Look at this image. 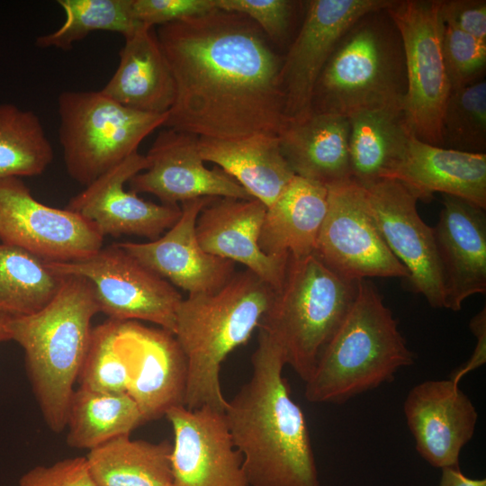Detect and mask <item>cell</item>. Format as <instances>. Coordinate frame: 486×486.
I'll use <instances>...</instances> for the list:
<instances>
[{"instance_id": "obj_20", "label": "cell", "mask_w": 486, "mask_h": 486, "mask_svg": "<svg viewBox=\"0 0 486 486\" xmlns=\"http://www.w3.org/2000/svg\"><path fill=\"white\" fill-rule=\"evenodd\" d=\"M417 452L430 465L459 466L463 447L474 435L477 410L459 384L428 380L414 386L403 404Z\"/></svg>"}, {"instance_id": "obj_35", "label": "cell", "mask_w": 486, "mask_h": 486, "mask_svg": "<svg viewBox=\"0 0 486 486\" xmlns=\"http://www.w3.org/2000/svg\"><path fill=\"white\" fill-rule=\"evenodd\" d=\"M130 362L119 332V321L93 328L77 382L80 388L104 393L126 392Z\"/></svg>"}, {"instance_id": "obj_18", "label": "cell", "mask_w": 486, "mask_h": 486, "mask_svg": "<svg viewBox=\"0 0 486 486\" xmlns=\"http://www.w3.org/2000/svg\"><path fill=\"white\" fill-rule=\"evenodd\" d=\"M214 198L217 197H201L182 202L177 221L155 240L117 244L145 266L188 294L216 292L235 274L234 263L204 251L195 231L201 211Z\"/></svg>"}, {"instance_id": "obj_10", "label": "cell", "mask_w": 486, "mask_h": 486, "mask_svg": "<svg viewBox=\"0 0 486 486\" xmlns=\"http://www.w3.org/2000/svg\"><path fill=\"white\" fill-rule=\"evenodd\" d=\"M46 265L61 275L87 279L99 311L110 320L148 321L174 334L182 295L117 243L79 260Z\"/></svg>"}, {"instance_id": "obj_22", "label": "cell", "mask_w": 486, "mask_h": 486, "mask_svg": "<svg viewBox=\"0 0 486 486\" xmlns=\"http://www.w3.org/2000/svg\"><path fill=\"white\" fill-rule=\"evenodd\" d=\"M266 206L256 198L217 197L200 212L195 226L201 248L214 256L240 263L280 290L289 256L266 255L258 240Z\"/></svg>"}, {"instance_id": "obj_43", "label": "cell", "mask_w": 486, "mask_h": 486, "mask_svg": "<svg viewBox=\"0 0 486 486\" xmlns=\"http://www.w3.org/2000/svg\"><path fill=\"white\" fill-rule=\"evenodd\" d=\"M8 318V316L0 313V343L9 340L7 330Z\"/></svg>"}, {"instance_id": "obj_17", "label": "cell", "mask_w": 486, "mask_h": 486, "mask_svg": "<svg viewBox=\"0 0 486 486\" xmlns=\"http://www.w3.org/2000/svg\"><path fill=\"white\" fill-rule=\"evenodd\" d=\"M146 156L136 152L70 199L66 209L92 221L104 237L135 235L155 240L179 219L178 205L157 204L123 185L146 170Z\"/></svg>"}, {"instance_id": "obj_13", "label": "cell", "mask_w": 486, "mask_h": 486, "mask_svg": "<svg viewBox=\"0 0 486 486\" xmlns=\"http://www.w3.org/2000/svg\"><path fill=\"white\" fill-rule=\"evenodd\" d=\"M392 0H310L303 2L302 26L284 57L281 88L286 122L311 112L315 85L346 32L363 15L385 9Z\"/></svg>"}, {"instance_id": "obj_23", "label": "cell", "mask_w": 486, "mask_h": 486, "mask_svg": "<svg viewBox=\"0 0 486 486\" xmlns=\"http://www.w3.org/2000/svg\"><path fill=\"white\" fill-rule=\"evenodd\" d=\"M387 178L400 182L418 201L442 193L486 208V154L433 146L412 135Z\"/></svg>"}, {"instance_id": "obj_15", "label": "cell", "mask_w": 486, "mask_h": 486, "mask_svg": "<svg viewBox=\"0 0 486 486\" xmlns=\"http://www.w3.org/2000/svg\"><path fill=\"white\" fill-rule=\"evenodd\" d=\"M171 468L175 486H249L224 411L209 407L170 409Z\"/></svg>"}, {"instance_id": "obj_29", "label": "cell", "mask_w": 486, "mask_h": 486, "mask_svg": "<svg viewBox=\"0 0 486 486\" xmlns=\"http://www.w3.org/2000/svg\"><path fill=\"white\" fill-rule=\"evenodd\" d=\"M171 451L168 441L133 440L127 435L89 450L86 460L98 486H175Z\"/></svg>"}, {"instance_id": "obj_1", "label": "cell", "mask_w": 486, "mask_h": 486, "mask_svg": "<svg viewBox=\"0 0 486 486\" xmlns=\"http://www.w3.org/2000/svg\"><path fill=\"white\" fill-rule=\"evenodd\" d=\"M156 33L176 87L163 127L219 140L279 136L283 57L252 20L216 7Z\"/></svg>"}, {"instance_id": "obj_8", "label": "cell", "mask_w": 486, "mask_h": 486, "mask_svg": "<svg viewBox=\"0 0 486 486\" xmlns=\"http://www.w3.org/2000/svg\"><path fill=\"white\" fill-rule=\"evenodd\" d=\"M58 112L67 171L85 187L138 152L143 140L164 126L168 115L132 110L101 90L62 92Z\"/></svg>"}, {"instance_id": "obj_30", "label": "cell", "mask_w": 486, "mask_h": 486, "mask_svg": "<svg viewBox=\"0 0 486 486\" xmlns=\"http://www.w3.org/2000/svg\"><path fill=\"white\" fill-rule=\"evenodd\" d=\"M143 423L137 404L126 392L104 393L78 387L68 409L67 443L74 448L91 450L130 435Z\"/></svg>"}, {"instance_id": "obj_3", "label": "cell", "mask_w": 486, "mask_h": 486, "mask_svg": "<svg viewBox=\"0 0 486 486\" xmlns=\"http://www.w3.org/2000/svg\"><path fill=\"white\" fill-rule=\"evenodd\" d=\"M274 294L271 286L246 269L216 292L188 294L182 300L174 335L187 362L185 408L225 411L221 364L258 328Z\"/></svg>"}, {"instance_id": "obj_40", "label": "cell", "mask_w": 486, "mask_h": 486, "mask_svg": "<svg viewBox=\"0 0 486 486\" xmlns=\"http://www.w3.org/2000/svg\"><path fill=\"white\" fill-rule=\"evenodd\" d=\"M438 14L443 23L486 42L485 0H440Z\"/></svg>"}, {"instance_id": "obj_4", "label": "cell", "mask_w": 486, "mask_h": 486, "mask_svg": "<svg viewBox=\"0 0 486 486\" xmlns=\"http://www.w3.org/2000/svg\"><path fill=\"white\" fill-rule=\"evenodd\" d=\"M57 294L41 310L9 317V340L21 346L32 390L48 427L55 433L66 428L67 413L100 312L91 283L64 275Z\"/></svg>"}, {"instance_id": "obj_32", "label": "cell", "mask_w": 486, "mask_h": 486, "mask_svg": "<svg viewBox=\"0 0 486 486\" xmlns=\"http://www.w3.org/2000/svg\"><path fill=\"white\" fill-rule=\"evenodd\" d=\"M54 158L38 115L0 104V179L41 175Z\"/></svg>"}, {"instance_id": "obj_26", "label": "cell", "mask_w": 486, "mask_h": 486, "mask_svg": "<svg viewBox=\"0 0 486 486\" xmlns=\"http://www.w3.org/2000/svg\"><path fill=\"white\" fill-rule=\"evenodd\" d=\"M198 148L203 161L218 165L266 207L295 176L275 135L256 134L231 140L199 137Z\"/></svg>"}, {"instance_id": "obj_34", "label": "cell", "mask_w": 486, "mask_h": 486, "mask_svg": "<svg viewBox=\"0 0 486 486\" xmlns=\"http://www.w3.org/2000/svg\"><path fill=\"white\" fill-rule=\"evenodd\" d=\"M440 136L442 148L486 154V81L450 91L445 104Z\"/></svg>"}, {"instance_id": "obj_12", "label": "cell", "mask_w": 486, "mask_h": 486, "mask_svg": "<svg viewBox=\"0 0 486 486\" xmlns=\"http://www.w3.org/2000/svg\"><path fill=\"white\" fill-rule=\"evenodd\" d=\"M104 236L85 217L37 201L19 177L0 179V241L45 263L85 258L103 248Z\"/></svg>"}, {"instance_id": "obj_5", "label": "cell", "mask_w": 486, "mask_h": 486, "mask_svg": "<svg viewBox=\"0 0 486 486\" xmlns=\"http://www.w3.org/2000/svg\"><path fill=\"white\" fill-rule=\"evenodd\" d=\"M413 363L392 310L374 284L361 280L351 308L305 382V398L341 403L392 382Z\"/></svg>"}, {"instance_id": "obj_24", "label": "cell", "mask_w": 486, "mask_h": 486, "mask_svg": "<svg viewBox=\"0 0 486 486\" xmlns=\"http://www.w3.org/2000/svg\"><path fill=\"white\" fill-rule=\"evenodd\" d=\"M349 120L311 112L286 122L279 134L283 156L295 176L329 188L352 179Z\"/></svg>"}, {"instance_id": "obj_33", "label": "cell", "mask_w": 486, "mask_h": 486, "mask_svg": "<svg viewBox=\"0 0 486 486\" xmlns=\"http://www.w3.org/2000/svg\"><path fill=\"white\" fill-rule=\"evenodd\" d=\"M58 4L65 22L55 32L39 36L35 41L39 48L68 50L94 31L126 38L142 25L132 15L131 0H58Z\"/></svg>"}, {"instance_id": "obj_11", "label": "cell", "mask_w": 486, "mask_h": 486, "mask_svg": "<svg viewBox=\"0 0 486 486\" xmlns=\"http://www.w3.org/2000/svg\"><path fill=\"white\" fill-rule=\"evenodd\" d=\"M313 254L349 282L409 278L379 230L365 189L354 180L328 188V209Z\"/></svg>"}, {"instance_id": "obj_27", "label": "cell", "mask_w": 486, "mask_h": 486, "mask_svg": "<svg viewBox=\"0 0 486 486\" xmlns=\"http://www.w3.org/2000/svg\"><path fill=\"white\" fill-rule=\"evenodd\" d=\"M328 209V188L295 176L268 207L258 244L267 256L301 258L313 254Z\"/></svg>"}, {"instance_id": "obj_42", "label": "cell", "mask_w": 486, "mask_h": 486, "mask_svg": "<svg viewBox=\"0 0 486 486\" xmlns=\"http://www.w3.org/2000/svg\"><path fill=\"white\" fill-rule=\"evenodd\" d=\"M442 474L437 486H486L485 479H473L464 475L459 466L441 469Z\"/></svg>"}, {"instance_id": "obj_31", "label": "cell", "mask_w": 486, "mask_h": 486, "mask_svg": "<svg viewBox=\"0 0 486 486\" xmlns=\"http://www.w3.org/2000/svg\"><path fill=\"white\" fill-rule=\"evenodd\" d=\"M65 276L20 248L0 243V313L32 314L57 294Z\"/></svg>"}, {"instance_id": "obj_2", "label": "cell", "mask_w": 486, "mask_h": 486, "mask_svg": "<svg viewBox=\"0 0 486 486\" xmlns=\"http://www.w3.org/2000/svg\"><path fill=\"white\" fill-rule=\"evenodd\" d=\"M258 330L252 374L224 411L248 485L320 486L304 414L283 376L282 349Z\"/></svg>"}, {"instance_id": "obj_38", "label": "cell", "mask_w": 486, "mask_h": 486, "mask_svg": "<svg viewBox=\"0 0 486 486\" xmlns=\"http://www.w3.org/2000/svg\"><path fill=\"white\" fill-rule=\"evenodd\" d=\"M215 8V0H131L134 19L150 27L202 15Z\"/></svg>"}, {"instance_id": "obj_16", "label": "cell", "mask_w": 486, "mask_h": 486, "mask_svg": "<svg viewBox=\"0 0 486 486\" xmlns=\"http://www.w3.org/2000/svg\"><path fill=\"white\" fill-rule=\"evenodd\" d=\"M198 140L169 128L161 130L145 155L148 168L129 181L130 191L151 194L166 205L201 197L253 198L223 170L204 166Z\"/></svg>"}, {"instance_id": "obj_37", "label": "cell", "mask_w": 486, "mask_h": 486, "mask_svg": "<svg viewBox=\"0 0 486 486\" xmlns=\"http://www.w3.org/2000/svg\"><path fill=\"white\" fill-rule=\"evenodd\" d=\"M300 4L291 0H215L217 8L247 16L271 42L278 45L289 38L296 7Z\"/></svg>"}, {"instance_id": "obj_14", "label": "cell", "mask_w": 486, "mask_h": 486, "mask_svg": "<svg viewBox=\"0 0 486 486\" xmlns=\"http://www.w3.org/2000/svg\"><path fill=\"white\" fill-rule=\"evenodd\" d=\"M388 248L409 273L413 290L433 308H445V288L433 228L417 210L418 199L400 182L382 179L364 188Z\"/></svg>"}, {"instance_id": "obj_6", "label": "cell", "mask_w": 486, "mask_h": 486, "mask_svg": "<svg viewBox=\"0 0 486 486\" xmlns=\"http://www.w3.org/2000/svg\"><path fill=\"white\" fill-rule=\"evenodd\" d=\"M407 91L403 44L387 8L365 14L342 36L315 85L311 112L349 117L402 107Z\"/></svg>"}, {"instance_id": "obj_21", "label": "cell", "mask_w": 486, "mask_h": 486, "mask_svg": "<svg viewBox=\"0 0 486 486\" xmlns=\"http://www.w3.org/2000/svg\"><path fill=\"white\" fill-rule=\"evenodd\" d=\"M433 232L443 275L445 309L457 311L467 298L486 292L485 209L443 194Z\"/></svg>"}, {"instance_id": "obj_7", "label": "cell", "mask_w": 486, "mask_h": 486, "mask_svg": "<svg viewBox=\"0 0 486 486\" xmlns=\"http://www.w3.org/2000/svg\"><path fill=\"white\" fill-rule=\"evenodd\" d=\"M358 282L346 281L314 254L289 256L280 290L257 328L281 347L285 364L306 382L355 300Z\"/></svg>"}, {"instance_id": "obj_28", "label": "cell", "mask_w": 486, "mask_h": 486, "mask_svg": "<svg viewBox=\"0 0 486 486\" xmlns=\"http://www.w3.org/2000/svg\"><path fill=\"white\" fill-rule=\"evenodd\" d=\"M347 118L352 179L366 188L389 176L413 134L402 107L367 110Z\"/></svg>"}, {"instance_id": "obj_9", "label": "cell", "mask_w": 486, "mask_h": 486, "mask_svg": "<svg viewBox=\"0 0 486 486\" xmlns=\"http://www.w3.org/2000/svg\"><path fill=\"white\" fill-rule=\"evenodd\" d=\"M440 0H392L387 12L403 44L407 91L403 112L412 134L442 148L440 122L451 91L440 44Z\"/></svg>"}, {"instance_id": "obj_36", "label": "cell", "mask_w": 486, "mask_h": 486, "mask_svg": "<svg viewBox=\"0 0 486 486\" xmlns=\"http://www.w3.org/2000/svg\"><path fill=\"white\" fill-rule=\"evenodd\" d=\"M440 44L451 90L484 79L485 41L441 22Z\"/></svg>"}, {"instance_id": "obj_25", "label": "cell", "mask_w": 486, "mask_h": 486, "mask_svg": "<svg viewBox=\"0 0 486 486\" xmlns=\"http://www.w3.org/2000/svg\"><path fill=\"white\" fill-rule=\"evenodd\" d=\"M124 40L119 65L101 92L132 110L167 113L176 87L154 27L142 24Z\"/></svg>"}, {"instance_id": "obj_19", "label": "cell", "mask_w": 486, "mask_h": 486, "mask_svg": "<svg viewBox=\"0 0 486 486\" xmlns=\"http://www.w3.org/2000/svg\"><path fill=\"white\" fill-rule=\"evenodd\" d=\"M119 332L130 362L126 393L144 421L184 406L187 362L175 335L135 320L119 321Z\"/></svg>"}, {"instance_id": "obj_39", "label": "cell", "mask_w": 486, "mask_h": 486, "mask_svg": "<svg viewBox=\"0 0 486 486\" xmlns=\"http://www.w3.org/2000/svg\"><path fill=\"white\" fill-rule=\"evenodd\" d=\"M19 486H98L86 457L67 458L48 466L39 465L26 472Z\"/></svg>"}, {"instance_id": "obj_41", "label": "cell", "mask_w": 486, "mask_h": 486, "mask_svg": "<svg viewBox=\"0 0 486 486\" xmlns=\"http://www.w3.org/2000/svg\"><path fill=\"white\" fill-rule=\"evenodd\" d=\"M470 329L476 338V346L470 360L458 369L452 380L459 384L461 379L472 370L482 366L486 362V310L483 308L470 321Z\"/></svg>"}]
</instances>
